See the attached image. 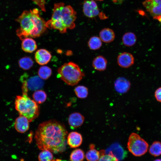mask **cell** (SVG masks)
<instances>
[{"label":"cell","instance_id":"cell-1","mask_svg":"<svg viewBox=\"0 0 161 161\" xmlns=\"http://www.w3.org/2000/svg\"><path fill=\"white\" fill-rule=\"evenodd\" d=\"M67 134L63 124L50 120L39 125L35 138L40 150H48L54 153L61 152L66 148Z\"/></svg>","mask_w":161,"mask_h":161},{"label":"cell","instance_id":"cell-2","mask_svg":"<svg viewBox=\"0 0 161 161\" xmlns=\"http://www.w3.org/2000/svg\"><path fill=\"white\" fill-rule=\"evenodd\" d=\"M20 27L16 34L21 40L27 37L35 38L40 36L46 30V22L40 16L38 9L24 10L16 19Z\"/></svg>","mask_w":161,"mask_h":161},{"label":"cell","instance_id":"cell-3","mask_svg":"<svg viewBox=\"0 0 161 161\" xmlns=\"http://www.w3.org/2000/svg\"><path fill=\"white\" fill-rule=\"evenodd\" d=\"M15 108L20 115L26 117L31 122L37 118L39 114L38 103L27 96V92H23L22 96H18L16 99Z\"/></svg>","mask_w":161,"mask_h":161},{"label":"cell","instance_id":"cell-4","mask_svg":"<svg viewBox=\"0 0 161 161\" xmlns=\"http://www.w3.org/2000/svg\"><path fill=\"white\" fill-rule=\"evenodd\" d=\"M76 13L70 5L65 6L63 2L55 4L51 19L63 23L67 29H73L75 25Z\"/></svg>","mask_w":161,"mask_h":161},{"label":"cell","instance_id":"cell-5","mask_svg":"<svg viewBox=\"0 0 161 161\" xmlns=\"http://www.w3.org/2000/svg\"><path fill=\"white\" fill-rule=\"evenodd\" d=\"M58 72L63 81L72 86L77 84L84 76L79 66L72 62L61 66L58 68Z\"/></svg>","mask_w":161,"mask_h":161},{"label":"cell","instance_id":"cell-6","mask_svg":"<svg viewBox=\"0 0 161 161\" xmlns=\"http://www.w3.org/2000/svg\"><path fill=\"white\" fill-rule=\"evenodd\" d=\"M127 147L133 155L136 156H140L147 152L148 145L139 135L132 133L129 136Z\"/></svg>","mask_w":161,"mask_h":161},{"label":"cell","instance_id":"cell-7","mask_svg":"<svg viewBox=\"0 0 161 161\" xmlns=\"http://www.w3.org/2000/svg\"><path fill=\"white\" fill-rule=\"evenodd\" d=\"M143 4L154 19L161 21V0H145Z\"/></svg>","mask_w":161,"mask_h":161},{"label":"cell","instance_id":"cell-8","mask_svg":"<svg viewBox=\"0 0 161 161\" xmlns=\"http://www.w3.org/2000/svg\"><path fill=\"white\" fill-rule=\"evenodd\" d=\"M84 15L89 18H93L100 13V10L96 2L94 0H86L83 5Z\"/></svg>","mask_w":161,"mask_h":161},{"label":"cell","instance_id":"cell-9","mask_svg":"<svg viewBox=\"0 0 161 161\" xmlns=\"http://www.w3.org/2000/svg\"><path fill=\"white\" fill-rule=\"evenodd\" d=\"M21 79L22 83L25 85L28 89L32 91L39 90L43 87L44 83L43 79L38 76L32 77L26 80L23 75Z\"/></svg>","mask_w":161,"mask_h":161},{"label":"cell","instance_id":"cell-10","mask_svg":"<svg viewBox=\"0 0 161 161\" xmlns=\"http://www.w3.org/2000/svg\"><path fill=\"white\" fill-rule=\"evenodd\" d=\"M134 56L131 53L124 52L120 54L117 56V63L120 67L123 68H128L134 63Z\"/></svg>","mask_w":161,"mask_h":161},{"label":"cell","instance_id":"cell-11","mask_svg":"<svg viewBox=\"0 0 161 161\" xmlns=\"http://www.w3.org/2000/svg\"><path fill=\"white\" fill-rule=\"evenodd\" d=\"M105 151V154H111L114 156L118 161L123 160L127 154L126 152L117 143L112 144Z\"/></svg>","mask_w":161,"mask_h":161},{"label":"cell","instance_id":"cell-12","mask_svg":"<svg viewBox=\"0 0 161 161\" xmlns=\"http://www.w3.org/2000/svg\"><path fill=\"white\" fill-rule=\"evenodd\" d=\"M52 56L50 52L45 49H40L35 53V58L39 64L44 65L47 64L50 60Z\"/></svg>","mask_w":161,"mask_h":161},{"label":"cell","instance_id":"cell-13","mask_svg":"<svg viewBox=\"0 0 161 161\" xmlns=\"http://www.w3.org/2000/svg\"><path fill=\"white\" fill-rule=\"evenodd\" d=\"M131 86L130 81L123 77H120L115 81L114 87L115 90L121 94L126 93L129 90Z\"/></svg>","mask_w":161,"mask_h":161},{"label":"cell","instance_id":"cell-14","mask_svg":"<svg viewBox=\"0 0 161 161\" xmlns=\"http://www.w3.org/2000/svg\"><path fill=\"white\" fill-rule=\"evenodd\" d=\"M67 143L71 148H76L81 144L82 137L81 135L76 131L70 132L67 136Z\"/></svg>","mask_w":161,"mask_h":161},{"label":"cell","instance_id":"cell-15","mask_svg":"<svg viewBox=\"0 0 161 161\" xmlns=\"http://www.w3.org/2000/svg\"><path fill=\"white\" fill-rule=\"evenodd\" d=\"M29 121L26 117L20 115L15 120V128L18 132L21 133H24L29 129Z\"/></svg>","mask_w":161,"mask_h":161},{"label":"cell","instance_id":"cell-16","mask_svg":"<svg viewBox=\"0 0 161 161\" xmlns=\"http://www.w3.org/2000/svg\"><path fill=\"white\" fill-rule=\"evenodd\" d=\"M84 120V117L81 114L78 112H74L69 115L68 122L71 127L76 128L81 126Z\"/></svg>","mask_w":161,"mask_h":161},{"label":"cell","instance_id":"cell-17","mask_svg":"<svg viewBox=\"0 0 161 161\" xmlns=\"http://www.w3.org/2000/svg\"><path fill=\"white\" fill-rule=\"evenodd\" d=\"M21 48L25 52L32 53L37 48L35 41L32 38L27 37L22 40Z\"/></svg>","mask_w":161,"mask_h":161},{"label":"cell","instance_id":"cell-18","mask_svg":"<svg viewBox=\"0 0 161 161\" xmlns=\"http://www.w3.org/2000/svg\"><path fill=\"white\" fill-rule=\"evenodd\" d=\"M99 35L101 41L106 43L112 42L115 38V34L114 31L108 28L102 29L99 32Z\"/></svg>","mask_w":161,"mask_h":161},{"label":"cell","instance_id":"cell-19","mask_svg":"<svg viewBox=\"0 0 161 161\" xmlns=\"http://www.w3.org/2000/svg\"><path fill=\"white\" fill-rule=\"evenodd\" d=\"M107 63V60L102 55H98L93 59L92 65L95 70L102 71L106 69Z\"/></svg>","mask_w":161,"mask_h":161},{"label":"cell","instance_id":"cell-20","mask_svg":"<svg viewBox=\"0 0 161 161\" xmlns=\"http://www.w3.org/2000/svg\"><path fill=\"white\" fill-rule=\"evenodd\" d=\"M46 25L47 28L58 30L62 33L66 32L67 29L62 23L51 19L46 22Z\"/></svg>","mask_w":161,"mask_h":161},{"label":"cell","instance_id":"cell-21","mask_svg":"<svg viewBox=\"0 0 161 161\" xmlns=\"http://www.w3.org/2000/svg\"><path fill=\"white\" fill-rule=\"evenodd\" d=\"M137 41L135 35L133 32H128L125 33L122 38L123 44L128 47H131L135 44Z\"/></svg>","mask_w":161,"mask_h":161},{"label":"cell","instance_id":"cell-22","mask_svg":"<svg viewBox=\"0 0 161 161\" xmlns=\"http://www.w3.org/2000/svg\"><path fill=\"white\" fill-rule=\"evenodd\" d=\"M92 144L90 145V149L86 154V159L88 161H98L100 157V152L95 148Z\"/></svg>","mask_w":161,"mask_h":161},{"label":"cell","instance_id":"cell-23","mask_svg":"<svg viewBox=\"0 0 161 161\" xmlns=\"http://www.w3.org/2000/svg\"><path fill=\"white\" fill-rule=\"evenodd\" d=\"M88 44L89 48L91 49L96 50L101 47L102 45V42L99 37L93 36L90 38Z\"/></svg>","mask_w":161,"mask_h":161},{"label":"cell","instance_id":"cell-24","mask_svg":"<svg viewBox=\"0 0 161 161\" xmlns=\"http://www.w3.org/2000/svg\"><path fill=\"white\" fill-rule=\"evenodd\" d=\"M19 67L25 70L30 69L33 65V62L29 57H24L19 59L18 61Z\"/></svg>","mask_w":161,"mask_h":161},{"label":"cell","instance_id":"cell-25","mask_svg":"<svg viewBox=\"0 0 161 161\" xmlns=\"http://www.w3.org/2000/svg\"><path fill=\"white\" fill-rule=\"evenodd\" d=\"M85 157L83 151L79 148L74 150L71 153L70 156L71 161H83Z\"/></svg>","mask_w":161,"mask_h":161},{"label":"cell","instance_id":"cell-26","mask_svg":"<svg viewBox=\"0 0 161 161\" xmlns=\"http://www.w3.org/2000/svg\"><path fill=\"white\" fill-rule=\"evenodd\" d=\"M150 154L154 157L158 156L161 154V143L158 141L154 142L149 149Z\"/></svg>","mask_w":161,"mask_h":161},{"label":"cell","instance_id":"cell-27","mask_svg":"<svg viewBox=\"0 0 161 161\" xmlns=\"http://www.w3.org/2000/svg\"><path fill=\"white\" fill-rule=\"evenodd\" d=\"M34 100L37 103L41 104L46 100L47 95L43 90H38L35 91L32 95Z\"/></svg>","mask_w":161,"mask_h":161},{"label":"cell","instance_id":"cell-28","mask_svg":"<svg viewBox=\"0 0 161 161\" xmlns=\"http://www.w3.org/2000/svg\"><path fill=\"white\" fill-rule=\"evenodd\" d=\"M52 72V71L50 68L47 66H43L39 68L38 74L41 78L46 80L51 76Z\"/></svg>","mask_w":161,"mask_h":161},{"label":"cell","instance_id":"cell-29","mask_svg":"<svg viewBox=\"0 0 161 161\" xmlns=\"http://www.w3.org/2000/svg\"><path fill=\"white\" fill-rule=\"evenodd\" d=\"M76 96L80 98H86L88 95V88L83 86H78L76 87L74 89Z\"/></svg>","mask_w":161,"mask_h":161},{"label":"cell","instance_id":"cell-30","mask_svg":"<svg viewBox=\"0 0 161 161\" xmlns=\"http://www.w3.org/2000/svg\"><path fill=\"white\" fill-rule=\"evenodd\" d=\"M52 152L48 150H42L38 155L39 161H52L53 156Z\"/></svg>","mask_w":161,"mask_h":161},{"label":"cell","instance_id":"cell-31","mask_svg":"<svg viewBox=\"0 0 161 161\" xmlns=\"http://www.w3.org/2000/svg\"><path fill=\"white\" fill-rule=\"evenodd\" d=\"M100 152V157L98 161H118L117 159L112 154H105V150H101Z\"/></svg>","mask_w":161,"mask_h":161},{"label":"cell","instance_id":"cell-32","mask_svg":"<svg viewBox=\"0 0 161 161\" xmlns=\"http://www.w3.org/2000/svg\"><path fill=\"white\" fill-rule=\"evenodd\" d=\"M44 12L45 11V0H32Z\"/></svg>","mask_w":161,"mask_h":161},{"label":"cell","instance_id":"cell-33","mask_svg":"<svg viewBox=\"0 0 161 161\" xmlns=\"http://www.w3.org/2000/svg\"><path fill=\"white\" fill-rule=\"evenodd\" d=\"M154 95L157 100L161 102V87L157 89L155 92Z\"/></svg>","mask_w":161,"mask_h":161},{"label":"cell","instance_id":"cell-34","mask_svg":"<svg viewBox=\"0 0 161 161\" xmlns=\"http://www.w3.org/2000/svg\"><path fill=\"white\" fill-rule=\"evenodd\" d=\"M154 161H161V159H157L154 160Z\"/></svg>","mask_w":161,"mask_h":161},{"label":"cell","instance_id":"cell-35","mask_svg":"<svg viewBox=\"0 0 161 161\" xmlns=\"http://www.w3.org/2000/svg\"><path fill=\"white\" fill-rule=\"evenodd\" d=\"M95 0L98 1H103V0Z\"/></svg>","mask_w":161,"mask_h":161}]
</instances>
